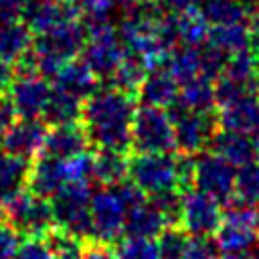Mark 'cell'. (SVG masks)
<instances>
[{"label":"cell","instance_id":"cell-1","mask_svg":"<svg viewBox=\"0 0 259 259\" xmlns=\"http://www.w3.org/2000/svg\"><path fill=\"white\" fill-rule=\"evenodd\" d=\"M138 109V95L115 85L95 89L81 107V123L91 146L119 152L132 150V125Z\"/></svg>","mask_w":259,"mask_h":259},{"label":"cell","instance_id":"cell-2","mask_svg":"<svg viewBox=\"0 0 259 259\" xmlns=\"http://www.w3.org/2000/svg\"><path fill=\"white\" fill-rule=\"evenodd\" d=\"M87 42L85 24L79 18L57 24L55 28L34 34L30 55L38 71L47 77H53L65 63L77 59Z\"/></svg>","mask_w":259,"mask_h":259},{"label":"cell","instance_id":"cell-3","mask_svg":"<svg viewBox=\"0 0 259 259\" xmlns=\"http://www.w3.org/2000/svg\"><path fill=\"white\" fill-rule=\"evenodd\" d=\"M14 65L16 67H12V79L6 87V93L14 105L16 115L24 119H42L53 85L38 71L30 53Z\"/></svg>","mask_w":259,"mask_h":259},{"label":"cell","instance_id":"cell-4","mask_svg":"<svg viewBox=\"0 0 259 259\" xmlns=\"http://www.w3.org/2000/svg\"><path fill=\"white\" fill-rule=\"evenodd\" d=\"M0 208L4 221L20 237H45L55 227L51 200L30 192L28 188L16 190L0 204Z\"/></svg>","mask_w":259,"mask_h":259},{"label":"cell","instance_id":"cell-5","mask_svg":"<svg viewBox=\"0 0 259 259\" xmlns=\"http://www.w3.org/2000/svg\"><path fill=\"white\" fill-rule=\"evenodd\" d=\"M223 221L214 231V243L221 253L245 255L259 245V206L229 202Z\"/></svg>","mask_w":259,"mask_h":259},{"label":"cell","instance_id":"cell-6","mask_svg":"<svg viewBox=\"0 0 259 259\" xmlns=\"http://www.w3.org/2000/svg\"><path fill=\"white\" fill-rule=\"evenodd\" d=\"M127 178L146 196L174 188L180 190L178 156H172L170 152H136L130 158Z\"/></svg>","mask_w":259,"mask_h":259},{"label":"cell","instance_id":"cell-7","mask_svg":"<svg viewBox=\"0 0 259 259\" xmlns=\"http://www.w3.org/2000/svg\"><path fill=\"white\" fill-rule=\"evenodd\" d=\"M91 188L89 180L67 182L53 198L51 208L55 225L85 241L91 239Z\"/></svg>","mask_w":259,"mask_h":259},{"label":"cell","instance_id":"cell-8","mask_svg":"<svg viewBox=\"0 0 259 259\" xmlns=\"http://www.w3.org/2000/svg\"><path fill=\"white\" fill-rule=\"evenodd\" d=\"M132 148L136 152H172L176 150L174 121L166 107L142 103L136 109L132 125Z\"/></svg>","mask_w":259,"mask_h":259},{"label":"cell","instance_id":"cell-9","mask_svg":"<svg viewBox=\"0 0 259 259\" xmlns=\"http://www.w3.org/2000/svg\"><path fill=\"white\" fill-rule=\"evenodd\" d=\"M235 166L217 156L214 152H200L194 156L192 188L212 196L221 204H229L235 198Z\"/></svg>","mask_w":259,"mask_h":259},{"label":"cell","instance_id":"cell-10","mask_svg":"<svg viewBox=\"0 0 259 259\" xmlns=\"http://www.w3.org/2000/svg\"><path fill=\"white\" fill-rule=\"evenodd\" d=\"M170 113L174 121L176 148L182 154H200L210 146V140L219 130L217 111H192L174 105Z\"/></svg>","mask_w":259,"mask_h":259},{"label":"cell","instance_id":"cell-11","mask_svg":"<svg viewBox=\"0 0 259 259\" xmlns=\"http://www.w3.org/2000/svg\"><path fill=\"white\" fill-rule=\"evenodd\" d=\"M127 206L113 186H105L91 196V239L117 243L123 237Z\"/></svg>","mask_w":259,"mask_h":259},{"label":"cell","instance_id":"cell-12","mask_svg":"<svg viewBox=\"0 0 259 259\" xmlns=\"http://www.w3.org/2000/svg\"><path fill=\"white\" fill-rule=\"evenodd\" d=\"M221 221H223V208L219 200L196 188L182 190L178 225L188 235L210 237L219 229Z\"/></svg>","mask_w":259,"mask_h":259},{"label":"cell","instance_id":"cell-13","mask_svg":"<svg viewBox=\"0 0 259 259\" xmlns=\"http://www.w3.org/2000/svg\"><path fill=\"white\" fill-rule=\"evenodd\" d=\"M45 125L47 123L42 119L18 117L0 136V148L12 156H18V158H24L30 162L42 150V142H45V134H47Z\"/></svg>","mask_w":259,"mask_h":259},{"label":"cell","instance_id":"cell-14","mask_svg":"<svg viewBox=\"0 0 259 259\" xmlns=\"http://www.w3.org/2000/svg\"><path fill=\"white\" fill-rule=\"evenodd\" d=\"M67 182H69V178H67L65 160H59V158H53L47 154H38L28 164L24 188L51 200Z\"/></svg>","mask_w":259,"mask_h":259},{"label":"cell","instance_id":"cell-15","mask_svg":"<svg viewBox=\"0 0 259 259\" xmlns=\"http://www.w3.org/2000/svg\"><path fill=\"white\" fill-rule=\"evenodd\" d=\"M91 142L81 121H69V123H55L47 127L45 142L40 154L67 160L79 154H85L89 150Z\"/></svg>","mask_w":259,"mask_h":259},{"label":"cell","instance_id":"cell-16","mask_svg":"<svg viewBox=\"0 0 259 259\" xmlns=\"http://www.w3.org/2000/svg\"><path fill=\"white\" fill-rule=\"evenodd\" d=\"M22 16L34 34L47 32L61 22L81 18L71 0H28Z\"/></svg>","mask_w":259,"mask_h":259},{"label":"cell","instance_id":"cell-17","mask_svg":"<svg viewBox=\"0 0 259 259\" xmlns=\"http://www.w3.org/2000/svg\"><path fill=\"white\" fill-rule=\"evenodd\" d=\"M219 127L247 134L251 138L259 136V91L235 99L227 105H219L217 111Z\"/></svg>","mask_w":259,"mask_h":259},{"label":"cell","instance_id":"cell-18","mask_svg":"<svg viewBox=\"0 0 259 259\" xmlns=\"http://www.w3.org/2000/svg\"><path fill=\"white\" fill-rule=\"evenodd\" d=\"M178 91H180V83L170 73V69L166 65H156L146 73L136 95L142 103H150V105L168 109L176 103Z\"/></svg>","mask_w":259,"mask_h":259},{"label":"cell","instance_id":"cell-19","mask_svg":"<svg viewBox=\"0 0 259 259\" xmlns=\"http://www.w3.org/2000/svg\"><path fill=\"white\" fill-rule=\"evenodd\" d=\"M208 150L214 152L217 156H221L223 160H227L229 164H233L235 168H241V166L257 160L253 138L247 134H241V132H233V130L219 127L214 138L210 140Z\"/></svg>","mask_w":259,"mask_h":259},{"label":"cell","instance_id":"cell-20","mask_svg":"<svg viewBox=\"0 0 259 259\" xmlns=\"http://www.w3.org/2000/svg\"><path fill=\"white\" fill-rule=\"evenodd\" d=\"M170 223L160 212V208L152 200H142L140 204L127 208L125 214V229L123 235H136V237H150L158 239V235L168 227Z\"/></svg>","mask_w":259,"mask_h":259},{"label":"cell","instance_id":"cell-21","mask_svg":"<svg viewBox=\"0 0 259 259\" xmlns=\"http://www.w3.org/2000/svg\"><path fill=\"white\" fill-rule=\"evenodd\" d=\"M51 79L55 87H61L81 99H87L97 87V77L83 59H73L65 63Z\"/></svg>","mask_w":259,"mask_h":259},{"label":"cell","instance_id":"cell-22","mask_svg":"<svg viewBox=\"0 0 259 259\" xmlns=\"http://www.w3.org/2000/svg\"><path fill=\"white\" fill-rule=\"evenodd\" d=\"M32 42L34 32L24 20L16 18L0 22V57H4L8 63L14 65L26 57L32 49Z\"/></svg>","mask_w":259,"mask_h":259},{"label":"cell","instance_id":"cell-23","mask_svg":"<svg viewBox=\"0 0 259 259\" xmlns=\"http://www.w3.org/2000/svg\"><path fill=\"white\" fill-rule=\"evenodd\" d=\"M91 166H93V178L97 182L105 186H113L127 178L130 158H127V152L97 148L91 154Z\"/></svg>","mask_w":259,"mask_h":259},{"label":"cell","instance_id":"cell-24","mask_svg":"<svg viewBox=\"0 0 259 259\" xmlns=\"http://www.w3.org/2000/svg\"><path fill=\"white\" fill-rule=\"evenodd\" d=\"M174 105L182 107V109H192V111H214V107H217L214 81L204 75H198V77L182 83Z\"/></svg>","mask_w":259,"mask_h":259},{"label":"cell","instance_id":"cell-25","mask_svg":"<svg viewBox=\"0 0 259 259\" xmlns=\"http://www.w3.org/2000/svg\"><path fill=\"white\" fill-rule=\"evenodd\" d=\"M81 97L61 89V87H51V95L42 113V121L47 125L55 123H69V121H79L81 119V107H83Z\"/></svg>","mask_w":259,"mask_h":259},{"label":"cell","instance_id":"cell-26","mask_svg":"<svg viewBox=\"0 0 259 259\" xmlns=\"http://www.w3.org/2000/svg\"><path fill=\"white\" fill-rule=\"evenodd\" d=\"M174 16H176L178 42H182V47H202V45H206L210 24H208V20L204 18V14L198 6L176 12Z\"/></svg>","mask_w":259,"mask_h":259},{"label":"cell","instance_id":"cell-27","mask_svg":"<svg viewBox=\"0 0 259 259\" xmlns=\"http://www.w3.org/2000/svg\"><path fill=\"white\" fill-rule=\"evenodd\" d=\"M28 164H30L28 160L12 156L0 148V204L16 190L24 188Z\"/></svg>","mask_w":259,"mask_h":259},{"label":"cell","instance_id":"cell-28","mask_svg":"<svg viewBox=\"0 0 259 259\" xmlns=\"http://www.w3.org/2000/svg\"><path fill=\"white\" fill-rule=\"evenodd\" d=\"M257 73H259V55L249 47V49H243V51L229 55L221 77L239 81L243 85L257 87Z\"/></svg>","mask_w":259,"mask_h":259},{"label":"cell","instance_id":"cell-29","mask_svg":"<svg viewBox=\"0 0 259 259\" xmlns=\"http://www.w3.org/2000/svg\"><path fill=\"white\" fill-rule=\"evenodd\" d=\"M202 14L210 26L219 24H233V22H247L249 10L247 4L241 0H202Z\"/></svg>","mask_w":259,"mask_h":259},{"label":"cell","instance_id":"cell-30","mask_svg":"<svg viewBox=\"0 0 259 259\" xmlns=\"http://www.w3.org/2000/svg\"><path fill=\"white\" fill-rule=\"evenodd\" d=\"M206 42L223 49L229 55L237 53V51H243V49H249V26H247V22L210 26Z\"/></svg>","mask_w":259,"mask_h":259},{"label":"cell","instance_id":"cell-31","mask_svg":"<svg viewBox=\"0 0 259 259\" xmlns=\"http://www.w3.org/2000/svg\"><path fill=\"white\" fill-rule=\"evenodd\" d=\"M164 65L170 69V73L182 85V83H186V81L202 75V71H200V47L172 49Z\"/></svg>","mask_w":259,"mask_h":259},{"label":"cell","instance_id":"cell-32","mask_svg":"<svg viewBox=\"0 0 259 259\" xmlns=\"http://www.w3.org/2000/svg\"><path fill=\"white\" fill-rule=\"evenodd\" d=\"M150 71V65L136 53H125L123 61L119 63V67L115 69L113 77L109 79V85H115L119 89H125V91H132L136 93L138 87L142 85L146 73Z\"/></svg>","mask_w":259,"mask_h":259},{"label":"cell","instance_id":"cell-33","mask_svg":"<svg viewBox=\"0 0 259 259\" xmlns=\"http://www.w3.org/2000/svg\"><path fill=\"white\" fill-rule=\"evenodd\" d=\"M233 200L249 206H259V160H253L239 168Z\"/></svg>","mask_w":259,"mask_h":259},{"label":"cell","instance_id":"cell-34","mask_svg":"<svg viewBox=\"0 0 259 259\" xmlns=\"http://www.w3.org/2000/svg\"><path fill=\"white\" fill-rule=\"evenodd\" d=\"M47 241V245L51 247V251L57 255V259H81V253L85 249V239L59 229L57 225L42 237Z\"/></svg>","mask_w":259,"mask_h":259},{"label":"cell","instance_id":"cell-35","mask_svg":"<svg viewBox=\"0 0 259 259\" xmlns=\"http://www.w3.org/2000/svg\"><path fill=\"white\" fill-rule=\"evenodd\" d=\"M117 259H160L158 241L150 237L123 235L115 245Z\"/></svg>","mask_w":259,"mask_h":259},{"label":"cell","instance_id":"cell-36","mask_svg":"<svg viewBox=\"0 0 259 259\" xmlns=\"http://www.w3.org/2000/svg\"><path fill=\"white\" fill-rule=\"evenodd\" d=\"M188 239L190 235L180 225H168L156 239L160 259H180L188 245Z\"/></svg>","mask_w":259,"mask_h":259},{"label":"cell","instance_id":"cell-37","mask_svg":"<svg viewBox=\"0 0 259 259\" xmlns=\"http://www.w3.org/2000/svg\"><path fill=\"white\" fill-rule=\"evenodd\" d=\"M227 59H229V53H225L223 49L214 47V45H202L200 47V71L204 77L217 81L227 65Z\"/></svg>","mask_w":259,"mask_h":259},{"label":"cell","instance_id":"cell-38","mask_svg":"<svg viewBox=\"0 0 259 259\" xmlns=\"http://www.w3.org/2000/svg\"><path fill=\"white\" fill-rule=\"evenodd\" d=\"M217 253H219V247H217L214 239L190 235L188 245L180 259H217L219 257Z\"/></svg>","mask_w":259,"mask_h":259},{"label":"cell","instance_id":"cell-39","mask_svg":"<svg viewBox=\"0 0 259 259\" xmlns=\"http://www.w3.org/2000/svg\"><path fill=\"white\" fill-rule=\"evenodd\" d=\"M16 259H57L42 237H22Z\"/></svg>","mask_w":259,"mask_h":259},{"label":"cell","instance_id":"cell-40","mask_svg":"<svg viewBox=\"0 0 259 259\" xmlns=\"http://www.w3.org/2000/svg\"><path fill=\"white\" fill-rule=\"evenodd\" d=\"M22 237L2 219L0 221V259H16Z\"/></svg>","mask_w":259,"mask_h":259},{"label":"cell","instance_id":"cell-41","mask_svg":"<svg viewBox=\"0 0 259 259\" xmlns=\"http://www.w3.org/2000/svg\"><path fill=\"white\" fill-rule=\"evenodd\" d=\"M79 14L85 18H105L109 14V8L113 4V0H71Z\"/></svg>","mask_w":259,"mask_h":259},{"label":"cell","instance_id":"cell-42","mask_svg":"<svg viewBox=\"0 0 259 259\" xmlns=\"http://www.w3.org/2000/svg\"><path fill=\"white\" fill-rule=\"evenodd\" d=\"M81 259H117V253H115V247L101 243V241H95V239H89L85 243Z\"/></svg>","mask_w":259,"mask_h":259},{"label":"cell","instance_id":"cell-43","mask_svg":"<svg viewBox=\"0 0 259 259\" xmlns=\"http://www.w3.org/2000/svg\"><path fill=\"white\" fill-rule=\"evenodd\" d=\"M16 117H18V115H16V111H14V105H12V101H10L8 93H6V89L0 91V136L12 125V121H14Z\"/></svg>","mask_w":259,"mask_h":259},{"label":"cell","instance_id":"cell-44","mask_svg":"<svg viewBox=\"0 0 259 259\" xmlns=\"http://www.w3.org/2000/svg\"><path fill=\"white\" fill-rule=\"evenodd\" d=\"M28 0H0V22L16 20L24 14Z\"/></svg>","mask_w":259,"mask_h":259},{"label":"cell","instance_id":"cell-45","mask_svg":"<svg viewBox=\"0 0 259 259\" xmlns=\"http://www.w3.org/2000/svg\"><path fill=\"white\" fill-rule=\"evenodd\" d=\"M247 26H249V47L259 55V8L249 14Z\"/></svg>","mask_w":259,"mask_h":259},{"label":"cell","instance_id":"cell-46","mask_svg":"<svg viewBox=\"0 0 259 259\" xmlns=\"http://www.w3.org/2000/svg\"><path fill=\"white\" fill-rule=\"evenodd\" d=\"M200 2L202 0H164V8H168L172 12H182V10L200 6Z\"/></svg>","mask_w":259,"mask_h":259},{"label":"cell","instance_id":"cell-47","mask_svg":"<svg viewBox=\"0 0 259 259\" xmlns=\"http://www.w3.org/2000/svg\"><path fill=\"white\" fill-rule=\"evenodd\" d=\"M12 79V63H8L4 57H0V91H4L8 87Z\"/></svg>","mask_w":259,"mask_h":259},{"label":"cell","instance_id":"cell-48","mask_svg":"<svg viewBox=\"0 0 259 259\" xmlns=\"http://www.w3.org/2000/svg\"><path fill=\"white\" fill-rule=\"evenodd\" d=\"M119 4L123 6H130V8H136V6H144V4H150L152 0H117Z\"/></svg>","mask_w":259,"mask_h":259},{"label":"cell","instance_id":"cell-49","mask_svg":"<svg viewBox=\"0 0 259 259\" xmlns=\"http://www.w3.org/2000/svg\"><path fill=\"white\" fill-rule=\"evenodd\" d=\"M217 259H247L245 255H233V253H223L221 257H217Z\"/></svg>","mask_w":259,"mask_h":259},{"label":"cell","instance_id":"cell-50","mask_svg":"<svg viewBox=\"0 0 259 259\" xmlns=\"http://www.w3.org/2000/svg\"><path fill=\"white\" fill-rule=\"evenodd\" d=\"M253 142H255V158L259 160V136H257V138H253Z\"/></svg>","mask_w":259,"mask_h":259},{"label":"cell","instance_id":"cell-51","mask_svg":"<svg viewBox=\"0 0 259 259\" xmlns=\"http://www.w3.org/2000/svg\"><path fill=\"white\" fill-rule=\"evenodd\" d=\"M241 2H245L247 6H249V4H259V0H241Z\"/></svg>","mask_w":259,"mask_h":259},{"label":"cell","instance_id":"cell-52","mask_svg":"<svg viewBox=\"0 0 259 259\" xmlns=\"http://www.w3.org/2000/svg\"><path fill=\"white\" fill-rule=\"evenodd\" d=\"M257 87H259V73H257Z\"/></svg>","mask_w":259,"mask_h":259}]
</instances>
